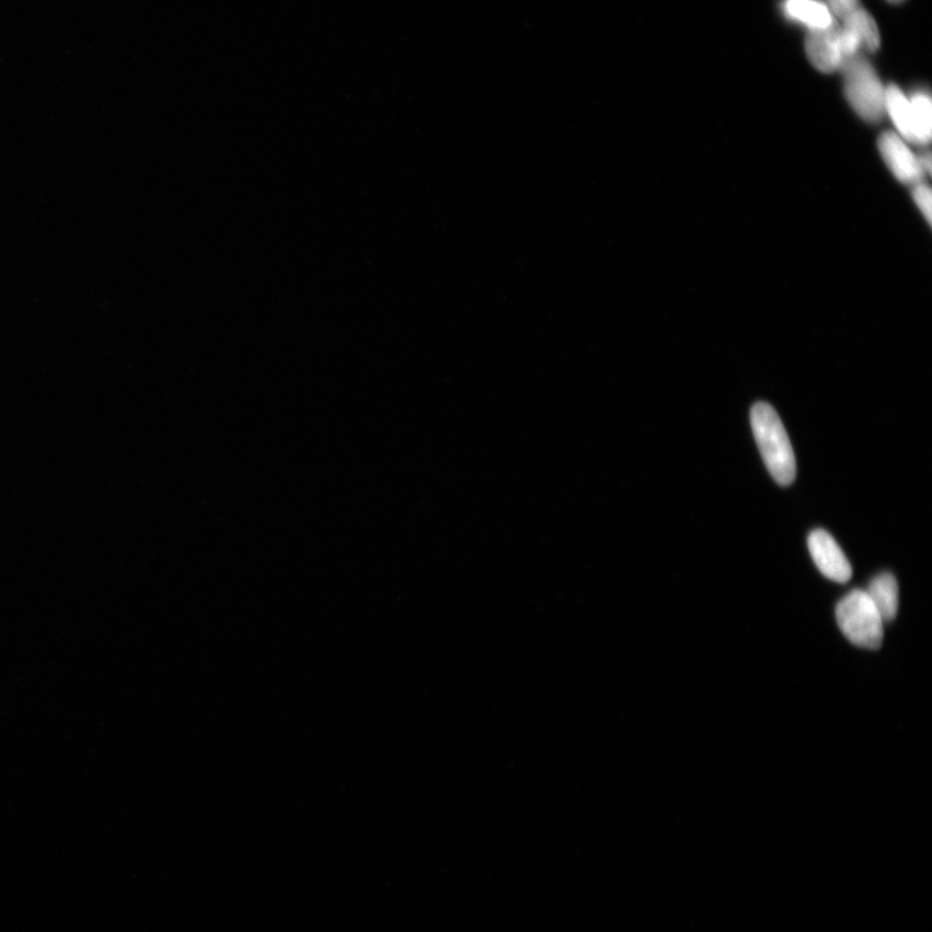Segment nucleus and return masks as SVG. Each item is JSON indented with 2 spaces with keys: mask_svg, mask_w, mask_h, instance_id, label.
<instances>
[{
  "mask_svg": "<svg viewBox=\"0 0 932 932\" xmlns=\"http://www.w3.org/2000/svg\"><path fill=\"white\" fill-rule=\"evenodd\" d=\"M750 420L768 471L781 486H789L795 480L796 460L779 414L768 403L760 401L751 408Z\"/></svg>",
  "mask_w": 932,
  "mask_h": 932,
  "instance_id": "nucleus-1",
  "label": "nucleus"
},
{
  "mask_svg": "<svg viewBox=\"0 0 932 932\" xmlns=\"http://www.w3.org/2000/svg\"><path fill=\"white\" fill-rule=\"evenodd\" d=\"M839 72L844 76L849 106L864 121L876 124L885 117L886 88L874 66L861 54L845 60Z\"/></svg>",
  "mask_w": 932,
  "mask_h": 932,
  "instance_id": "nucleus-2",
  "label": "nucleus"
},
{
  "mask_svg": "<svg viewBox=\"0 0 932 932\" xmlns=\"http://www.w3.org/2000/svg\"><path fill=\"white\" fill-rule=\"evenodd\" d=\"M837 622L853 644L864 649L881 647L883 619L863 589H854L838 602Z\"/></svg>",
  "mask_w": 932,
  "mask_h": 932,
  "instance_id": "nucleus-3",
  "label": "nucleus"
},
{
  "mask_svg": "<svg viewBox=\"0 0 932 932\" xmlns=\"http://www.w3.org/2000/svg\"><path fill=\"white\" fill-rule=\"evenodd\" d=\"M879 152L886 165L899 182L915 185L922 182L924 171L919 156L909 147V141L897 132H885L878 141Z\"/></svg>",
  "mask_w": 932,
  "mask_h": 932,
  "instance_id": "nucleus-4",
  "label": "nucleus"
},
{
  "mask_svg": "<svg viewBox=\"0 0 932 932\" xmlns=\"http://www.w3.org/2000/svg\"><path fill=\"white\" fill-rule=\"evenodd\" d=\"M808 548L814 563L824 577L838 581V583H846L851 579V564L829 533L822 531V528L812 532L808 536Z\"/></svg>",
  "mask_w": 932,
  "mask_h": 932,
  "instance_id": "nucleus-5",
  "label": "nucleus"
},
{
  "mask_svg": "<svg viewBox=\"0 0 932 932\" xmlns=\"http://www.w3.org/2000/svg\"><path fill=\"white\" fill-rule=\"evenodd\" d=\"M840 44L845 57L861 54V51L876 52L881 46V35L871 14L864 9L856 10L839 26Z\"/></svg>",
  "mask_w": 932,
  "mask_h": 932,
  "instance_id": "nucleus-6",
  "label": "nucleus"
},
{
  "mask_svg": "<svg viewBox=\"0 0 932 932\" xmlns=\"http://www.w3.org/2000/svg\"><path fill=\"white\" fill-rule=\"evenodd\" d=\"M805 54L819 72L839 71L846 60L842 50L839 26L833 24L829 28L810 30L805 40Z\"/></svg>",
  "mask_w": 932,
  "mask_h": 932,
  "instance_id": "nucleus-7",
  "label": "nucleus"
},
{
  "mask_svg": "<svg viewBox=\"0 0 932 932\" xmlns=\"http://www.w3.org/2000/svg\"><path fill=\"white\" fill-rule=\"evenodd\" d=\"M867 594L875 603L883 622H892L899 610V586L897 579L890 572L879 574L867 589Z\"/></svg>",
  "mask_w": 932,
  "mask_h": 932,
  "instance_id": "nucleus-8",
  "label": "nucleus"
},
{
  "mask_svg": "<svg viewBox=\"0 0 932 932\" xmlns=\"http://www.w3.org/2000/svg\"><path fill=\"white\" fill-rule=\"evenodd\" d=\"M784 12L789 19L801 22L810 30L829 28L834 24L832 12L818 0H785Z\"/></svg>",
  "mask_w": 932,
  "mask_h": 932,
  "instance_id": "nucleus-9",
  "label": "nucleus"
},
{
  "mask_svg": "<svg viewBox=\"0 0 932 932\" xmlns=\"http://www.w3.org/2000/svg\"><path fill=\"white\" fill-rule=\"evenodd\" d=\"M885 114L889 115L901 138L911 143L912 107L911 99L898 86L886 87Z\"/></svg>",
  "mask_w": 932,
  "mask_h": 932,
  "instance_id": "nucleus-10",
  "label": "nucleus"
},
{
  "mask_svg": "<svg viewBox=\"0 0 932 932\" xmlns=\"http://www.w3.org/2000/svg\"><path fill=\"white\" fill-rule=\"evenodd\" d=\"M912 137L911 143L928 146L932 133V104L930 96L917 93L912 96Z\"/></svg>",
  "mask_w": 932,
  "mask_h": 932,
  "instance_id": "nucleus-11",
  "label": "nucleus"
},
{
  "mask_svg": "<svg viewBox=\"0 0 932 932\" xmlns=\"http://www.w3.org/2000/svg\"><path fill=\"white\" fill-rule=\"evenodd\" d=\"M913 199L917 207L920 208V212L924 216V219L928 221L929 225H931V216H932V207H931V190L928 184L919 183L913 185Z\"/></svg>",
  "mask_w": 932,
  "mask_h": 932,
  "instance_id": "nucleus-12",
  "label": "nucleus"
},
{
  "mask_svg": "<svg viewBox=\"0 0 932 932\" xmlns=\"http://www.w3.org/2000/svg\"><path fill=\"white\" fill-rule=\"evenodd\" d=\"M825 6L833 17L845 20L853 12L860 9L859 0H825Z\"/></svg>",
  "mask_w": 932,
  "mask_h": 932,
  "instance_id": "nucleus-13",
  "label": "nucleus"
},
{
  "mask_svg": "<svg viewBox=\"0 0 932 932\" xmlns=\"http://www.w3.org/2000/svg\"><path fill=\"white\" fill-rule=\"evenodd\" d=\"M887 2H890V3H900V2H903V0H887Z\"/></svg>",
  "mask_w": 932,
  "mask_h": 932,
  "instance_id": "nucleus-14",
  "label": "nucleus"
}]
</instances>
